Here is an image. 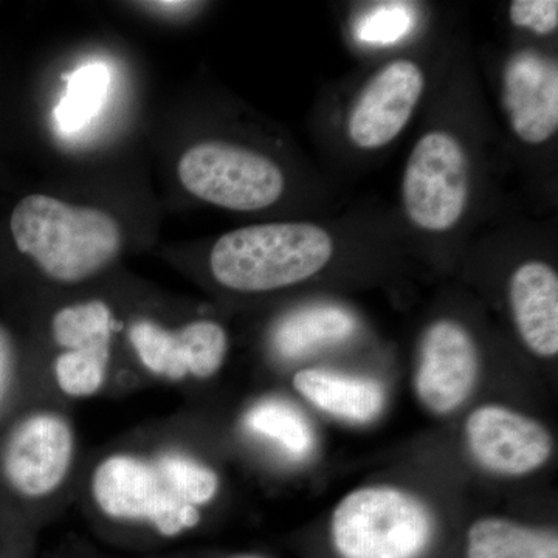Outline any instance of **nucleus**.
Here are the masks:
<instances>
[{"label": "nucleus", "mask_w": 558, "mask_h": 558, "mask_svg": "<svg viewBox=\"0 0 558 558\" xmlns=\"http://www.w3.org/2000/svg\"><path fill=\"white\" fill-rule=\"evenodd\" d=\"M143 7H148V9L153 11H157V13L161 14H183V13H190L191 10L196 9V7H199L201 3L196 2H175V0H172V2H143Z\"/></svg>", "instance_id": "obj_24"}, {"label": "nucleus", "mask_w": 558, "mask_h": 558, "mask_svg": "<svg viewBox=\"0 0 558 558\" xmlns=\"http://www.w3.org/2000/svg\"><path fill=\"white\" fill-rule=\"evenodd\" d=\"M424 90L425 75L416 62H389L368 81L352 106L349 140L365 150L395 142L410 123Z\"/></svg>", "instance_id": "obj_7"}, {"label": "nucleus", "mask_w": 558, "mask_h": 558, "mask_svg": "<svg viewBox=\"0 0 558 558\" xmlns=\"http://www.w3.org/2000/svg\"><path fill=\"white\" fill-rule=\"evenodd\" d=\"M480 360L468 330L450 319L433 323L421 340L414 387L433 413L457 410L478 379Z\"/></svg>", "instance_id": "obj_8"}, {"label": "nucleus", "mask_w": 558, "mask_h": 558, "mask_svg": "<svg viewBox=\"0 0 558 558\" xmlns=\"http://www.w3.org/2000/svg\"><path fill=\"white\" fill-rule=\"evenodd\" d=\"M407 22H409V17L405 16L403 10H380L365 21L363 36L368 40H395L405 31Z\"/></svg>", "instance_id": "obj_22"}, {"label": "nucleus", "mask_w": 558, "mask_h": 558, "mask_svg": "<svg viewBox=\"0 0 558 558\" xmlns=\"http://www.w3.org/2000/svg\"><path fill=\"white\" fill-rule=\"evenodd\" d=\"M468 558H558L556 532L483 519L470 527Z\"/></svg>", "instance_id": "obj_16"}, {"label": "nucleus", "mask_w": 558, "mask_h": 558, "mask_svg": "<svg viewBox=\"0 0 558 558\" xmlns=\"http://www.w3.org/2000/svg\"><path fill=\"white\" fill-rule=\"evenodd\" d=\"M245 427L260 438L271 440L289 457L304 458L314 447V433L295 407L279 399H267L248 410Z\"/></svg>", "instance_id": "obj_17"}, {"label": "nucleus", "mask_w": 558, "mask_h": 558, "mask_svg": "<svg viewBox=\"0 0 558 558\" xmlns=\"http://www.w3.org/2000/svg\"><path fill=\"white\" fill-rule=\"evenodd\" d=\"M73 457L69 425L54 414H35L11 432L3 447V475L24 497H46L60 487Z\"/></svg>", "instance_id": "obj_9"}, {"label": "nucleus", "mask_w": 558, "mask_h": 558, "mask_svg": "<svg viewBox=\"0 0 558 558\" xmlns=\"http://www.w3.org/2000/svg\"><path fill=\"white\" fill-rule=\"evenodd\" d=\"M433 537L424 502L395 487L349 494L332 517V539L343 558H418Z\"/></svg>", "instance_id": "obj_4"}, {"label": "nucleus", "mask_w": 558, "mask_h": 558, "mask_svg": "<svg viewBox=\"0 0 558 558\" xmlns=\"http://www.w3.org/2000/svg\"><path fill=\"white\" fill-rule=\"evenodd\" d=\"M179 179L190 194L230 211H259L277 204L286 180L263 154L226 142L197 143L183 154Z\"/></svg>", "instance_id": "obj_5"}, {"label": "nucleus", "mask_w": 558, "mask_h": 558, "mask_svg": "<svg viewBox=\"0 0 558 558\" xmlns=\"http://www.w3.org/2000/svg\"><path fill=\"white\" fill-rule=\"evenodd\" d=\"M502 109L513 134L542 145L558 130L557 62L534 50L513 54L502 70Z\"/></svg>", "instance_id": "obj_12"}, {"label": "nucleus", "mask_w": 558, "mask_h": 558, "mask_svg": "<svg viewBox=\"0 0 558 558\" xmlns=\"http://www.w3.org/2000/svg\"><path fill=\"white\" fill-rule=\"evenodd\" d=\"M510 22L515 27L535 33L550 35L558 27V2L556 0H515L510 3Z\"/></svg>", "instance_id": "obj_21"}, {"label": "nucleus", "mask_w": 558, "mask_h": 558, "mask_svg": "<svg viewBox=\"0 0 558 558\" xmlns=\"http://www.w3.org/2000/svg\"><path fill=\"white\" fill-rule=\"evenodd\" d=\"M109 349L64 351L54 362L62 391L72 398H87L101 388L108 371Z\"/></svg>", "instance_id": "obj_20"}, {"label": "nucleus", "mask_w": 558, "mask_h": 558, "mask_svg": "<svg viewBox=\"0 0 558 558\" xmlns=\"http://www.w3.org/2000/svg\"><path fill=\"white\" fill-rule=\"evenodd\" d=\"M332 253V238L315 223H260L219 238L209 255V267L226 288L270 292L315 277Z\"/></svg>", "instance_id": "obj_3"}, {"label": "nucleus", "mask_w": 558, "mask_h": 558, "mask_svg": "<svg viewBox=\"0 0 558 558\" xmlns=\"http://www.w3.org/2000/svg\"><path fill=\"white\" fill-rule=\"evenodd\" d=\"M11 234L21 253L58 282H81L119 256V222L98 208L31 194L14 207Z\"/></svg>", "instance_id": "obj_2"}, {"label": "nucleus", "mask_w": 558, "mask_h": 558, "mask_svg": "<svg viewBox=\"0 0 558 558\" xmlns=\"http://www.w3.org/2000/svg\"><path fill=\"white\" fill-rule=\"evenodd\" d=\"M465 436L473 458L498 475H526L542 468L553 453L548 429L502 407L473 411Z\"/></svg>", "instance_id": "obj_10"}, {"label": "nucleus", "mask_w": 558, "mask_h": 558, "mask_svg": "<svg viewBox=\"0 0 558 558\" xmlns=\"http://www.w3.org/2000/svg\"><path fill=\"white\" fill-rule=\"evenodd\" d=\"M510 307L521 339L539 357L558 352V277L549 264L529 260L513 271Z\"/></svg>", "instance_id": "obj_13"}, {"label": "nucleus", "mask_w": 558, "mask_h": 558, "mask_svg": "<svg viewBox=\"0 0 558 558\" xmlns=\"http://www.w3.org/2000/svg\"><path fill=\"white\" fill-rule=\"evenodd\" d=\"M216 473L183 454L145 461L110 457L95 472L92 490L106 515L145 521L163 537H178L196 527L201 506L218 492Z\"/></svg>", "instance_id": "obj_1"}, {"label": "nucleus", "mask_w": 558, "mask_h": 558, "mask_svg": "<svg viewBox=\"0 0 558 558\" xmlns=\"http://www.w3.org/2000/svg\"><path fill=\"white\" fill-rule=\"evenodd\" d=\"M51 333L65 351L109 349L112 314L101 301L73 304L54 314Z\"/></svg>", "instance_id": "obj_19"}, {"label": "nucleus", "mask_w": 558, "mask_h": 558, "mask_svg": "<svg viewBox=\"0 0 558 558\" xmlns=\"http://www.w3.org/2000/svg\"><path fill=\"white\" fill-rule=\"evenodd\" d=\"M293 387L317 409L355 424L373 421L384 409V388L374 380L304 369L296 374Z\"/></svg>", "instance_id": "obj_14"}, {"label": "nucleus", "mask_w": 558, "mask_h": 558, "mask_svg": "<svg viewBox=\"0 0 558 558\" xmlns=\"http://www.w3.org/2000/svg\"><path fill=\"white\" fill-rule=\"evenodd\" d=\"M109 69L101 62L83 65L69 75L64 97L54 110L58 126L64 132H76L100 112L108 97Z\"/></svg>", "instance_id": "obj_18"}, {"label": "nucleus", "mask_w": 558, "mask_h": 558, "mask_svg": "<svg viewBox=\"0 0 558 558\" xmlns=\"http://www.w3.org/2000/svg\"><path fill=\"white\" fill-rule=\"evenodd\" d=\"M407 218L428 233H444L462 219L469 202V160L464 146L447 131L418 138L402 179Z\"/></svg>", "instance_id": "obj_6"}, {"label": "nucleus", "mask_w": 558, "mask_h": 558, "mask_svg": "<svg viewBox=\"0 0 558 558\" xmlns=\"http://www.w3.org/2000/svg\"><path fill=\"white\" fill-rule=\"evenodd\" d=\"M11 376V348L5 332L0 329V400L5 396Z\"/></svg>", "instance_id": "obj_23"}, {"label": "nucleus", "mask_w": 558, "mask_h": 558, "mask_svg": "<svg viewBox=\"0 0 558 558\" xmlns=\"http://www.w3.org/2000/svg\"><path fill=\"white\" fill-rule=\"evenodd\" d=\"M130 339L146 368L175 380L189 374L199 379L211 377L229 349L226 330L208 319L190 323L175 332L143 319L132 326Z\"/></svg>", "instance_id": "obj_11"}, {"label": "nucleus", "mask_w": 558, "mask_h": 558, "mask_svg": "<svg viewBox=\"0 0 558 558\" xmlns=\"http://www.w3.org/2000/svg\"><path fill=\"white\" fill-rule=\"evenodd\" d=\"M354 329V318L340 307H304L279 323L274 332V347L281 357H306L311 352L348 339Z\"/></svg>", "instance_id": "obj_15"}]
</instances>
